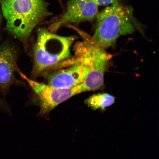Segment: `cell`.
I'll return each mask as SVG.
<instances>
[{
	"mask_svg": "<svg viewBox=\"0 0 159 159\" xmlns=\"http://www.w3.org/2000/svg\"><path fill=\"white\" fill-rule=\"evenodd\" d=\"M17 71L38 98L40 107L39 115L41 116L48 114L57 105L71 97L84 92L82 83L73 88H57L29 78L19 69Z\"/></svg>",
	"mask_w": 159,
	"mask_h": 159,
	"instance_id": "5",
	"label": "cell"
},
{
	"mask_svg": "<svg viewBox=\"0 0 159 159\" xmlns=\"http://www.w3.org/2000/svg\"><path fill=\"white\" fill-rule=\"evenodd\" d=\"M0 110L9 111V109H7L5 105H4L3 102H2L1 99H0Z\"/></svg>",
	"mask_w": 159,
	"mask_h": 159,
	"instance_id": "11",
	"label": "cell"
},
{
	"mask_svg": "<svg viewBox=\"0 0 159 159\" xmlns=\"http://www.w3.org/2000/svg\"><path fill=\"white\" fill-rule=\"evenodd\" d=\"M48 75L47 84L59 89L73 88L84 83L89 71L80 63L68 66Z\"/></svg>",
	"mask_w": 159,
	"mask_h": 159,
	"instance_id": "7",
	"label": "cell"
},
{
	"mask_svg": "<svg viewBox=\"0 0 159 159\" xmlns=\"http://www.w3.org/2000/svg\"><path fill=\"white\" fill-rule=\"evenodd\" d=\"M75 54L73 57L61 62L60 68L80 63L86 66L89 73L82 84L83 91L98 90L103 86L105 71L112 56L104 48L95 45L90 39H83V41L75 43Z\"/></svg>",
	"mask_w": 159,
	"mask_h": 159,
	"instance_id": "3",
	"label": "cell"
},
{
	"mask_svg": "<svg viewBox=\"0 0 159 159\" xmlns=\"http://www.w3.org/2000/svg\"><path fill=\"white\" fill-rule=\"evenodd\" d=\"M93 1L98 6H105L112 5L116 2L117 0H93Z\"/></svg>",
	"mask_w": 159,
	"mask_h": 159,
	"instance_id": "10",
	"label": "cell"
},
{
	"mask_svg": "<svg viewBox=\"0 0 159 159\" xmlns=\"http://www.w3.org/2000/svg\"><path fill=\"white\" fill-rule=\"evenodd\" d=\"M12 45L7 43L0 45V89L5 92L15 80L17 71L16 53Z\"/></svg>",
	"mask_w": 159,
	"mask_h": 159,
	"instance_id": "8",
	"label": "cell"
},
{
	"mask_svg": "<svg viewBox=\"0 0 159 159\" xmlns=\"http://www.w3.org/2000/svg\"><path fill=\"white\" fill-rule=\"evenodd\" d=\"M98 7L93 0H69L65 13L48 30L54 33L65 25L92 21L98 15Z\"/></svg>",
	"mask_w": 159,
	"mask_h": 159,
	"instance_id": "6",
	"label": "cell"
},
{
	"mask_svg": "<svg viewBox=\"0 0 159 159\" xmlns=\"http://www.w3.org/2000/svg\"><path fill=\"white\" fill-rule=\"evenodd\" d=\"M115 99L114 96L108 93H98L91 95L85 100V103L93 110H104L114 104Z\"/></svg>",
	"mask_w": 159,
	"mask_h": 159,
	"instance_id": "9",
	"label": "cell"
},
{
	"mask_svg": "<svg viewBox=\"0 0 159 159\" xmlns=\"http://www.w3.org/2000/svg\"><path fill=\"white\" fill-rule=\"evenodd\" d=\"M2 20V15L1 10V8H0V25H1Z\"/></svg>",
	"mask_w": 159,
	"mask_h": 159,
	"instance_id": "12",
	"label": "cell"
},
{
	"mask_svg": "<svg viewBox=\"0 0 159 159\" xmlns=\"http://www.w3.org/2000/svg\"><path fill=\"white\" fill-rule=\"evenodd\" d=\"M75 39L74 36H63L46 28H39L33 49V76H38L70 59L72 57L71 48Z\"/></svg>",
	"mask_w": 159,
	"mask_h": 159,
	"instance_id": "2",
	"label": "cell"
},
{
	"mask_svg": "<svg viewBox=\"0 0 159 159\" xmlns=\"http://www.w3.org/2000/svg\"><path fill=\"white\" fill-rule=\"evenodd\" d=\"M5 29L21 41H27L36 27L52 15L44 0H0Z\"/></svg>",
	"mask_w": 159,
	"mask_h": 159,
	"instance_id": "1",
	"label": "cell"
},
{
	"mask_svg": "<svg viewBox=\"0 0 159 159\" xmlns=\"http://www.w3.org/2000/svg\"><path fill=\"white\" fill-rule=\"evenodd\" d=\"M134 30L128 10L117 1L97 15L96 29L90 39L105 49L114 46L120 36L132 34Z\"/></svg>",
	"mask_w": 159,
	"mask_h": 159,
	"instance_id": "4",
	"label": "cell"
}]
</instances>
